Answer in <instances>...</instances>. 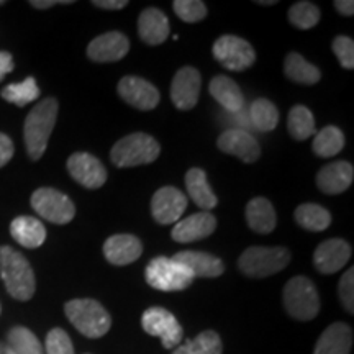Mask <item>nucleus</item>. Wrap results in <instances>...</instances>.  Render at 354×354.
Here are the masks:
<instances>
[{"mask_svg": "<svg viewBox=\"0 0 354 354\" xmlns=\"http://www.w3.org/2000/svg\"><path fill=\"white\" fill-rule=\"evenodd\" d=\"M0 277L7 292L15 300L26 302L35 295L37 279L32 264L12 246H0Z\"/></svg>", "mask_w": 354, "mask_h": 354, "instance_id": "1", "label": "nucleus"}, {"mask_svg": "<svg viewBox=\"0 0 354 354\" xmlns=\"http://www.w3.org/2000/svg\"><path fill=\"white\" fill-rule=\"evenodd\" d=\"M57 100L55 97H48L35 105L32 112L26 115L24 136L28 158L32 161H38L46 151L48 141L53 130H55L57 118Z\"/></svg>", "mask_w": 354, "mask_h": 354, "instance_id": "2", "label": "nucleus"}, {"mask_svg": "<svg viewBox=\"0 0 354 354\" xmlns=\"http://www.w3.org/2000/svg\"><path fill=\"white\" fill-rule=\"evenodd\" d=\"M64 313L74 328L86 338H102L109 333L112 318L94 299H74L64 305Z\"/></svg>", "mask_w": 354, "mask_h": 354, "instance_id": "3", "label": "nucleus"}, {"mask_svg": "<svg viewBox=\"0 0 354 354\" xmlns=\"http://www.w3.org/2000/svg\"><path fill=\"white\" fill-rule=\"evenodd\" d=\"M161 153V146L146 133H131L113 145L110 159L117 167H135L151 165Z\"/></svg>", "mask_w": 354, "mask_h": 354, "instance_id": "4", "label": "nucleus"}, {"mask_svg": "<svg viewBox=\"0 0 354 354\" xmlns=\"http://www.w3.org/2000/svg\"><path fill=\"white\" fill-rule=\"evenodd\" d=\"M287 313L299 322L313 320L320 312V295L315 284L305 276H295L282 292Z\"/></svg>", "mask_w": 354, "mask_h": 354, "instance_id": "5", "label": "nucleus"}, {"mask_svg": "<svg viewBox=\"0 0 354 354\" xmlns=\"http://www.w3.org/2000/svg\"><path fill=\"white\" fill-rule=\"evenodd\" d=\"M289 263L290 253L286 248L251 246L238 259V269L248 277L263 279L281 272Z\"/></svg>", "mask_w": 354, "mask_h": 354, "instance_id": "6", "label": "nucleus"}, {"mask_svg": "<svg viewBox=\"0 0 354 354\" xmlns=\"http://www.w3.org/2000/svg\"><path fill=\"white\" fill-rule=\"evenodd\" d=\"M145 277L153 289L161 292L185 290L194 282L192 272L167 256H159L149 261Z\"/></svg>", "mask_w": 354, "mask_h": 354, "instance_id": "7", "label": "nucleus"}, {"mask_svg": "<svg viewBox=\"0 0 354 354\" xmlns=\"http://www.w3.org/2000/svg\"><path fill=\"white\" fill-rule=\"evenodd\" d=\"M30 202L39 216L55 225H66L76 216V207L73 201L56 189L41 187L35 190Z\"/></svg>", "mask_w": 354, "mask_h": 354, "instance_id": "8", "label": "nucleus"}, {"mask_svg": "<svg viewBox=\"0 0 354 354\" xmlns=\"http://www.w3.org/2000/svg\"><path fill=\"white\" fill-rule=\"evenodd\" d=\"M214 56L225 69L240 73L254 64L256 51L246 39L234 35H223L214 43Z\"/></svg>", "mask_w": 354, "mask_h": 354, "instance_id": "9", "label": "nucleus"}, {"mask_svg": "<svg viewBox=\"0 0 354 354\" xmlns=\"http://www.w3.org/2000/svg\"><path fill=\"white\" fill-rule=\"evenodd\" d=\"M141 325L148 335L156 336L161 339L166 349H174L184 339V330L177 318L169 310L162 307H151L145 310L141 317Z\"/></svg>", "mask_w": 354, "mask_h": 354, "instance_id": "10", "label": "nucleus"}, {"mask_svg": "<svg viewBox=\"0 0 354 354\" xmlns=\"http://www.w3.org/2000/svg\"><path fill=\"white\" fill-rule=\"evenodd\" d=\"M68 171L71 177L86 189H99L107 183V169L91 153H74L68 159Z\"/></svg>", "mask_w": 354, "mask_h": 354, "instance_id": "11", "label": "nucleus"}, {"mask_svg": "<svg viewBox=\"0 0 354 354\" xmlns=\"http://www.w3.org/2000/svg\"><path fill=\"white\" fill-rule=\"evenodd\" d=\"M118 95L131 107L149 112L159 105L161 94L151 82L138 76H125L118 82Z\"/></svg>", "mask_w": 354, "mask_h": 354, "instance_id": "12", "label": "nucleus"}, {"mask_svg": "<svg viewBox=\"0 0 354 354\" xmlns=\"http://www.w3.org/2000/svg\"><path fill=\"white\" fill-rule=\"evenodd\" d=\"M185 209H187V196L183 190L171 185L156 190L151 198V214L154 220L161 225L177 223Z\"/></svg>", "mask_w": 354, "mask_h": 354, "instance_id": "13", "label": "nucleus"}, {"mask_svg": "<svg viewBox=\"0 0 354 354\" xmlns=\"http://www.w3.org/2000/svg\"><path fill=\"white\" fill-rule=\"evenodd\" d=\"M202 77L196 68H180L171 84V100L179 110H190L197 105Z\"/></svg>", "mask_w": 354, "mask_h": 354, "instance_id": "14", "label": "nucleus"}, {"mask_svg": "<svg viewBox=\"0 0 354 354\" xmlns=\"http://www.w3.org/2000/svg\"><path fill=\"white\" fill-rule=\"evenodd\" d=\"M216 146L221 153L232 154V156L240 158L243 162H254L261 156V146L258 140L251 133L241 128H230L223 131L216 140Z\"/></svg>", "mask_w": 354, "mask_h": 354, "instance_id": "15", "label": "nucleus"}, {"mask_svg": "<svg viewBox=\"0 0 354 354\" xmlns=\"http://www.w3.org/2000/svg\"><path fill=\"white\" fill-rule=\"evenodd\" d=\"M130 51V39L122 32H109L92 39L87 46V57L94 63H117Z\"/></svg>", "mask_w": 354, "mask_h": 354, "instance_id": "16", "label": "nucleus"}, {"mask_svg": "<svg viewBox=\"0 0 354 354\" xmlns=\"http://www.w3.org/2000/svg\"><path fill=\"white\" fill-rule=\"evenodd\" d=\"M351 259V246L344 240L333 238L323 241L313 254V264L322 274H335Z\"/></svg>", "mask_w": 354, "mask_h": 354, "instance_id": "17", "label": "nucleus"}, {"mask_svg": "<svg viewBox=\"0 0 354 354\" xmlns=\"http://www.w3.org/2000/svg\"><path fill=\"white\" fill-rule=\"evenodd\" d=\"M216 230V218L210 212H198L179 220L172 228V240L177 243H194L210 236Z\"/></svg>", "mask_w": 354, "mask_h": 354, "instance_id": "18", "label": "nucleus"}, {"mask_svg": "<svg viewBox=\"0 0 354 354\" xmlns=\"http://www.w3.org/2000/svg\"><path fill=\"white\" fill-rule=\"evenodd\" d=\"M143 245L135 234H113L104 243V256L113 266H128L140 259Z\"/></svg>", "mask_w": 354, "mask_h": 354, "instance_id": "19", "label": "nucleus"}, {"mask_svg": "<svg viewBox=\"0 0 354 354\" xmlns=\"http://www.w3.org/2000/svg\"><path fill=\"white\" fill-rule=\"evenodd\" d=\"M354 179V167L346 161H336L322 167L317 174V187L326 196H336L348 190Z\"/></svg>", "mask_w": 354, "mask_h": 354, "instance_id": "20", "label": "nucleus"}, {"mask_svg": "<svg viewBox=\"0 0 354 354\" xmlns=\"http://www.w3.org/2000/svg\"><path fill=\"white\" fill-rule=\"evenodd\" d=\"M171 33L167 17L159 8H145L138 17V35L141 41L149 46H158L165 43Z\"/></svg>", "mask_w": 354, "mask_h": 354, "instance_id": "21", "label": "nucleus"}, {"mask_svg": "<svg viewBox=\"0 0 354 354\" xmlns=\"http://www.w3.org/2000/svg\"><path fill=\"white\" fill-rule=\"evenodd\" d=\"M172 259L183 264L196 277H218L225 272V264L214 254L202 253V251H179L172 256Z\"/></svg>", "mask_w": 354, "mask_h": 354, "instance_id": "22", "label": "nucleus"}, {"mask_svg": "<svg viewBox=\"0 0 354 354\" xmlns=\"http://www.w3.org/2000/svg\"><path fill=\"white\" fill-rule=\"evenodd\" d=\"M353 346V330L346 323L336 322L323 331L315 344V354H349Z\"/></svg>", "mask_w": 354, "mask_h": 354, "instance_id": "23", "label": "nucleus"}, {"mask_svg": "<svg viewBox=\"0 0 354 354\" xmlns=\"http://www.w3.org/2000/svg\"><path fill=\"white\" fill-rule=\"evenodd\" d=\"M10 234L20 246L35 250V248L41 246L46 240V228L35 216L21 215L17 216L10 223Z\"/></svg>", "mask_w": 354, "mask_h": 354, "instance_id": "24", "label": "nucleus"}, {"mask_svg": "<svg viewBox=\"0 0 354 354\" xmlns=\"http://www.w3.org/2000/svg\"><path fill=\"white\" fill-rule=\"evenodd\" d=\"M248 227L254 233L269 234L277 225V215L272 203L264 197H256L246 205Z\"/></svg>", "mask_w": 354, "mask_h": 354, "instance_id": "25", "label": "nucleus"}, {"mask_svg": "<svg viewBox=\"0 0 354 354\" xmlns=\"http://www.w3.org/2000/svg\"><path fill=\"white\" fill-rule=\"evenodd\" d=\"M185 187H187V192L194 203L201 207L203 212L215 209L216 203H218V198H216L209 180H207L205 171L201 169V167H192V169L187 171Z\"/></svg>", "mask_w": 354, "mask_h": 354, "instance_id": "26", "label": "nucleus"}, {"mask_svg": "<svg viewBox=\"0 0 354 354\" xmlns=\"http://www.w3.org/2000/svg\"><path fill=\"white\" fill-rule=\"evenodd\" d=\"M209 91L212 97L228 112H240L245 105V97L240 86L228 76H216L212 79Z\"/></svg>", "mask_w": 354, "mask_h": 354, "instance_id": "27", "label": "nucleus"}, {"mask_svg": "<svg viewBox=\"0 0 354 354\" xmlns=\"http://www.w3.org/2000/svg\"><path fill=\"white\" fill-rule=\"evenodd\" d=\"M284 73L290 81L304 84V86H313V84H317L322 79V71L317 66L308 63L299 53L287 55L284 63Z\"/></svg>", "mask_w": 354, "mask_h": 354, "instance_id": "28", "label": "nucleus"}, {"mask_svg": "<svg viewBox=\"0 0 354 354\" xmlns=\"http://www.w3.org/2000/svg\"><path fill=\"white\" fill-rule=\"evenodd\" d=\"M294 218L307 232H323L331 225V215L325 207L317 203H302L294 212Z\"/></svg>", "mask_w": 354, "mask_h": 354, "instance_id": "29", "label": "nucleus"}, {"mask_svg": "<svg viewBox=\"0 0 354 354\" xmlns=\"http://www.w3.org/2000/svg\"><path fill=\"white\" fill-rule=\"evenodd\" d=\"M287 130H289L292 138L297 141H304L313 136L317 133L313 113L304 105L292 107L289 117H287Z\"/></svg>", "mask_w": 354, "mask_h": 354, "instance_id": "30", "label": "nucleus"}, {"mask_svg": "<svg viewBox=\"0 0 354 354\" xmlns=\"http://www.w3.org/2000/svg\"><path fill=\"white\" fill-rule=\"evenodd\" d=\"M39 94L41 92H39L37 79L33 76H28L24 82L8 84L0 92L3 100L8 102V104L17 105V107H25V105L32 104V102L38 99Z\"/></svg>", "mask_w": 354, "mask_h": 354, "instance_id": "31", "label": "nucleus"}, {"mask_svg": "<svg viewBox=\"0 0 354 354\" xmlns=\"http://www.w3.org/2000/svg\"><path fill=\"white\" fill-rule=\"evenodd\" d=\"M313 153L320 158H333L344 148V135L338 127L328 125L322 128L313 138Z\"/></svg>", "mask_w": 354, "mask_h": 354, "instance_id": "32", "label": "nucleus"}, {"mask_svg": "<svg viewBox=\"0 0 354 354\" xmlns=\"http://www.w3.org/2000/svg\"><path fill=\"white\" fill-rule=\"evenodd\" d=\"M223 353V344L218 333L207 330L197 335L194 339H185L183 346L174 348L171 354H221Z\"/></svg>", "mask_w": 354, "mask_h": 354, "instance_id": "33", "label": "nucleus"}, {"mask_svg": "<svg viewBox=\"0 0 354 354\" xmlns=\"http://www.w3.org/2000/svg\"><path fill=\"white\" fill-rule=\"evenodd\" d=\"M7 346L12 349L13 354H44L37 335L25 326H13L8 330Z\"/></svg>", "mask_w": 354, "mask_h": 354, "instance_id": "34", "label": "nucleus"}, {"mask_svg": "<svg viewBox=\"0 0 354 354\" xmlns=\"http://www.w3.org/2000/svg\"><path fill=\"white\" fill-rule=\"evenodd\" d=\"M250 117L256 130L268 133L272 131L279 123V110L271 100L256 99L251 104Z\"/></svg>", "mask_w": 354, "mask_h": 354, "instance_id": "35", "label": "nucleus"}, {"mask_svg": "<svg viewBox=\"0 0 354 354\" xmlns=\"http://www.w3.org/2000/svg\"><path fill=\"white\" fill-rule=\"evenodd\" d=\"M289 21L299 30H310L320 21V10L312 2H297L289 8Z\"/></svg>", "mask_w": 354, "mask_h": 354, "instance_id": "36", "label": "nucleus"}, {"mask_svg": "<svg viewBox=\"0 0 354 354\" xmlns=\"http://www.w3.org/2000/svg\"><path fill=\"white\" fill-rule=\"evenodd\" d=\"M172 8L185 24H197L207 17V6L201 0H176Z\"/></svg>", "mask_w": 354, "mask_h": 354, "instance_id": "37", "label": "nucleus"}, {"mask_svg": "<svg viewBox=\"0 0 354 354\" xmlns=\"http://www.w3.org/2000/svg\"><path fill=\"white\" fill-rule=\"evenodd\" d=\"M46 354H74V346L69 335L63 328H53L46 335Z\"/></svg>", "mask_w": 354, "mask_h": 354, "instance_id": "38", "label": "nucleus"}, {"mask_svg": "<svg viewBox=\"0 0 354 354\" xmlns=\"http://www.w3.org/2000/svg\"><path fill=\"white\" fill-rule=\"evenodd\" d=\"M331 48H333V53L344 69L354 68V41L351 38L339 35L333 39V46Z\"/></svg>", "mask_w": 354, "mask_h": 354, "instance_id": "39", "label": "nucleus"}, {"mask_svg": "<svg viewBox=\"0 0 354 354\" xmlns=\"http://www.w3.org/2000/svg\"><path fill=\"white\" fill-rule=\"evenodd\" d=\"M339 300L348 313H354V269H348L339 281Z\"/></svg>", "mask_w": 354, "mask_h": 354, "instance_id": "40", "label": "nucleus"}, {"mask_svg": "<svg viewBox=\"0 0 354 354\" xmlns=\"http://www.w3.org/2000/svg\"><path fill=\"white\" fill-rule=\"evenodd\" d=\"M13 153H15L13 141L8 138L6 133H0V167H3L10 162Z\"/></svg>", "mask_w": 354, "mask_h": 354, "instance_id": "41", "label": "nucleus"}, {"mask_svg": "<svg viewBox=\"0 0 354 354\" xmlns=\"http://www.w3.org/2000/svg\"><path fill=\"white\" fill-rule=\"evenodd\" d=\"M13 68H15L13 56L8 51H0V82L3 81L7 74L12 73Z\"/></svg>", "mask_w": 354, "mask_h": 354, "instance_id": "42", "label": "nucleus"}, {"mask_svg": "<svg viewBox=\"0 0 354 354\" xmlns=\"http://www.w3.org/2000/svg\"><path fill=\"white\" fill-rule=\"evenodd\" d=\"M92 6L104 8V10H122L128 6L127 0H94Z\"/></svg>", "mask_w": 354, "mask_h": 354, "instance_id": "43", "label": "nucleus"}, {"mask_svg": "<svg viewBox=\"0 0 354 354\" xmlns=\"http://www.w3.org/2000/svg\"><path fill=\"white\" fill-rule=\"evenodd\" d=\"M335 8L344 17L354 15V2H353V0H336Z\"/></svg>", "mask_w": 354, "mask_h": 354, "instance_id": "44", "label": "nucleus"}, {"mask_svg": "<svg viewBox=\"0 0 354 354\" xmlns=\"http://www.w3.org/2000/svg\"><path fill=\"white\" fill-rule=\"evenodd\" d=\"M59 3H66V6H69V3L73 2H69V0H64V2H59V0H32L30 6L35 8H39V10H46V8L59 6Z\"/></svg>", "mask_w": 354, "mask_h": 354, "instance_id": "45", "label": "nucleus"}, {"mask_svg": "<svg viewBox=\"0 0 354 354\" xmlns=\"http://www.w3.org/2000/svg\"><path fill=\"white\" fill-rule=\"evenodd\" d=\"M0 354H13V351L7 346V343L0 342Z\"/></svg>", "mask_w": 354, "mask_h": 354, "instance_id": "46", "label": "nucleus"}, {"mask_svg": "<svg viewBox=\"0 0 354 354\" xmlns=\"http://www.w3.org/2000/svg\"><path fill=\"white\" fill-rule=\"evenodd\" d=\"M276 0H266V2H259L258 0V6H276Z\"/></svg>", "mask_w": 354, "mask_h": 354, "instance_id": "47", "label": "nucleus"}, {"mask_svg": "<svg viewBox=\"0 0 354 354\" xmlns=\"http://www.w3.org/2000/svg\"><path fill=\"white\" fill-rule=\"evenodd\" d=\"M3 3H6V2H3V0H0V7H2V6H3Z\"/></svg>", "mask_w": 354, "mask_h": 354, "instance_id": "48", "label": "nucleus"}, {"mask_svg": "<svg viewBox=\"0 0 354 354\" xmlns=\"http://www.w3.org/2000/svg\"><path fill=\"white\" fill-rule=\"evenodd\" d=\"M0 312H2V307H0Z\"/></svg>", "mask_w": 354, "mask_h": 354, "instance_id": "49", "label": "nucleus"}]
</instances>
